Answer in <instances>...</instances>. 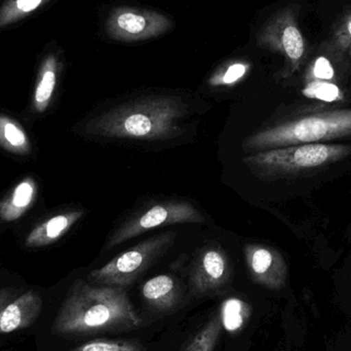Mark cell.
<instances>
[{
  "label": "cell",
  "instance_id": "cell-1",
  "mask_svg": "<svg viewBox=\"0 0 351 351\" xmlns=\"http://www.w3.org/2000/svg\"><path fill=\"white\" fill-rule=\"evenodd\" d=\"M140 326L141 319L125 288L90 285L80 280L70 288L53 322V333L86 335L130 331Z\"/></svg>",
  "mask_w": 351,
  "mask_h": 351
},
{
  "label": "cell",
  "instance_id": "cell-2",
  "mask_svg": "<svg viewBox=\"0 0 351 351\" xmlns=\"http://www.w3.org/2000/svg\"><path fill=\"white\" fill-rule=\"evenodd\" d=\"M186 113L187 107L179 98L146 97L102 113L88 121L86 130L111 139L168 140L182 133L179 121Z\"/></svg>",
  "mask_w": 351,
  "mask_h": 351
},
{
  "label": "cell",
  "instance_id": "cell-3",
  "mask_svg": "<svg viewBox=\"0 0 351 351\" xmlns=\"http://www.w3.org/2000/svg\"><path fill=\"white\" fill-rule=\"evenodd\" d=\"M348 137H351V109H332L297 117L254 134L245 140V148L259 152Z\"/></svg>",
  "mask_w": 351,
  "mask_h": 351
},
{
  "label": "cell",
  "instance_id": "cell-4",
  "mask_svg": "<svg viewBox=\"0 0 351 351\" xmlns=\"http://www.w3.org/2000/svg\"><path fill=\"white\" fill-rule=\"evenodd\" d=\"M351 156V145L300 144L255 152L243 158V164L263 179H278L324 168Z\"/></svg>",
  "mask_w": 351,
  "mask_h": 351
},
{
  "label": "cell",
  "instance_id": "cell-5",
  "mask_svg": "<svg viewBox=\"0 0 351 351\" xmlns=\"http://www.w3.org/2000/svg\"><path fill=\"white\" fill-rule=\"evenodd\" d=\"M174 231L156 235L123 252L99 269L88 274V280L100 286L127 288L160 259L175 243Z\"/></svg>",
  "mask_w": 351,
  "mask_h": 351
},
{
  "label": "cell",
  "instance_id": "cell-6",
  "mask_svg": "<svg viewBox=\"0 0 351 351\" xmlns=\"http://www.w3.org/2000/svg\"><path fill=\"white\" fill-rule=\"evenodd\" d=\"M257 43L262 49L280 53L285 59V77L300 69L307 45L298 23V6L289 5L272 14L260 29Z\"/></svg>",
  "mask_w": 351,
  "mask_h": 351
},
{
  "label": "cell",
  "instance_id": "cell-7",
  "mask_svg": "<svg viewBox=\"0 0 351 351\" xmlns=\"http://www.w3.org/2000/svg\"><path fill=\"white\" fill-rule=\"evenodd\" d=\"M202 213L185 200H168L154 204L148 210L132 217L113 232L107 241V249H112L129 239L147 231L167 225L202 223Z\"/></svg>",
  "mask_w": 351,
  "mask_h": 351
},
{
  "label": "cell",
  "instance_id": "cell-8",
  "mask_svg": "<svg viewBox=\"0 0 351 351\" xmlns=\"http://www.w3.org/2000/svg\"><path fill=\"white\" fill-rule=\"evenodd\" d=\"M172 21L154 10L119 6L106 20V34L113 40L136 43L160 36L172 28Z\"/></svg>",
  "mask_w": 351,
  "mask_h": 351
},
{
  "label": "cell",
  "instance_id": "cell-9",
  "mask_svg": "<svg viewBox=\"0 0 351 351\" xmlns=\"http://www.w3.org/2000/svg\"><path fill=\"white\" fill-rule=\"evenodd\" d=\"M231 278L232 266L224 250L208 245L196 254L190 271V290L196 297L213 296L224 292Z\"/></svg>",
  "mask_w": 351,
  "mask_h": 351
},
{
  "label": "cell",
  "instance_id": "cell-10",
  "mask_svg": "<svg viewBox=\"0 0 351 351\" xmlns=\"http://www.w3.org/2000/svg\"><path fill=\"white\" fill-rule=\"evenodd\" d=\"M243 250L247 271L254 282L274 291L286 286L288 265L278 250L257 243H247Z\"/></svg>",
  "mask_w": 351,
  "mask_h": 351
},
{
  "label": "cell",
  "instance_id": "cell-11",
  "mask_svg": "<svg viewBox=\"0 0 351 351\" xmlns=\"http://www.w3.org/2000/svg\"><path fill=\"white\" fill-rule=\"evenodd\" d=\"M43 311V299L30 290L10 301L0 311V335L31 327Z\"/></svg>",
  "mask_w": 351,
  "mask_h": 351
},
{
  "label": "cell",
  "instance_id": "cell-12",
  "mask_svg": "<svg viewBox=\"0 0 351 351\" xmlns=\"http://www.w3.org/2000/svg\"><path fill=\"white\" fill-rule=\"evenodd\" d=\"M142 297L154 311H171L180 301L177 280L168 274H160L148 280L142 286Z\"/></svg>",
  "mask_w": 351,
  "mask_h": 351
},
{
  "label": "cell",
  "instance_id": "cell-13",
  "mask_svg": "<svg viewBox=\"0 0 351 351\" xmlns=\"http://www.w3.org/2000/svg\"><path fill=\"white\" fill-rule=\"evenodd\" d=\"M84 210L64 213L49 219L35 227L26 239L29 247H45L56 243L84 216Z\"/></svg>",
  "mask_w": 351,
  "mask_h": 351
},
{
  "label": "cell",
  "instance_id": "cell-14",
  "mask_svg": "<svg viewBox=\"0 0 351 351\" xmlns=\"http://www.w3.org/2000/svg\"><path fill=\"white\" fill-rule=\"evenodd\" d=\"M36 195V182L25 178L0 202V219L5 222L18 220L33 206Z\"/></svg>",
  "mask_w": 351,
  "mask_h": 351
},
{
  "label": "cell",
  "instance_id": "cell-15",
  "mask_svg": "<svg viewBox=\"0 0 351 351\" xmlns=\"http://www.w3.org/2000/svg\"><path fill=\"white\" fill-rule=\"evenodd\" d=\"M59 69V59L53 53H49L41 62L33 97V106L37 112H45L51 104L57 86Z\"/></svg>",
  "mask_w": 351,
  "mask_h": 351
},
{
  "label": "cell",
  "instance_id": "cell-16",
  "mask_svg": "<svg viewBox=\"0 0 351 351\" xmlns=\"http://www.w3.org/2000/svg\"><path fill=\"white\" fill-rule=\"evenodd\" d=\"M0 147L19 156H26L31 150L30 140L22 125L3 114H0Z\"/></svg>",
  "mask_w": 351,
  "mask_h": 351
},
{
  "label": "cell",
  "instance_id": "cell-17",
  "mask_svg": "<svg viewBox=\"0 0 351 351\" xmlns=\"http://www.w3.org/2000/svg\"><path fill=\"white\" fill-rule=\"evenodd\" d=\"M224 329L223 313H217L198 330L193 339L183 351H214Z\"/></svg>",
  "mask_w": 351,
  "mask_h": 351
},
{
  "label": "cell",
  "instance_id": "cell-18",
  "mask_svg": "<svg viewBox=\"0 0 351 351\" xmlns=\"http://www.w3.org/2000/svg\"><path fill=\"white\" fill-rule=\"evenodd\" d=\"M51 0H5L0 6V29L16 24Z\"/></svg>",
  "mask_w": 351,
  "mask_h": 351
},
{
  "label": "cell",
  "instance_id": "cell-19",
  "mask_svg": "<svg viewBox=\"0 0 351 351\" xmlns=\"http://www.w3.org/2000/svg\"><path fill=\"white\" fill-rule=\"evenodd\" d=\"M251 64L247 61H233L215 72L208 84L210 86H233L241 82L251 71Z\"/></svg>",
  "mask_w": 351,
  "mask_h": 351
},
{
  "label": "cell",
  "instance_id": "cell-20",
  "mask_svg": "<svg viewBox=\"0 0 351 351\" xmlns=\"http://www.w3.org/2000/svg\"><path fill=\"white\" fill-rule=\"evenodd\" d=\"M302 94L307 98L323 102H337L344 99L339 84L333 82H304Z\"/></svg>",
  "mask_w": 351,
  "mask_h": 351
},
{
  "label": "cell",
  "instance_id": "cell-21",
  "mask_svg": "<svg viewBox=\"0 0 351 351\" xmlns=\"http://www.w3.org/2000/svg\"><path fill=\"white\" fill-rule=\"evenodd\" d=\"M71 351H146L134 340L95 339L77 346Z\"/></svg>",
  "mask_w": 351,
  "mask_h": 351
},
{
  "label": "cell",
  "instance_id": "cell-22",
  "mask_svg": "<svg viewBox=\"0 0 351 351\" xmlns=\"http://www.w3.org/2000/svg\"><path fill=\"white\" fill-rule=\"evenodd\" d=\"M330 41L342 55L351 59V12L338 22Z\"/></svg>",
  "mask_w": 351,
  "mask_h": 351
},
{
  "label": "cell",
  "instance_id": "cell-23",
  "mask_svg": "<svg viewBox=\"0 0 351 351\" xmlns=\"http://www.w3.org/2000/svg\"><path fill=\"white\" fill-rule=\"evenodd\" d=\"M12 296H14V291L10 289L0 290V311L12 301Z\"/></svg>",
  "mask_w": 351,
  "mask_h": 351
}]
</instances>
